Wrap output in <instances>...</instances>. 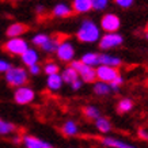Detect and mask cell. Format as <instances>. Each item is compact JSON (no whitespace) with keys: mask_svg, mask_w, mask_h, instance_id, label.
<instances>
[{"mask_svg":"<svg viewBox=\"0 0 148 148\" xmlns=\"http://www.w3.org/2000/svg\"><path fill=\"white\" fill-rule=\"evenodd\" d=\"M101 33L102 30H101L99 25H97L91 19H84L77 29L76 37L83 44H95L101 40V37H102Z\"/></svg>","mask_w":148,"mask_h":148,"instance_id":"obj_1","label":"cell"},{"mask_svg":"<svg viewBox=\"0 0 148 148\" xmlns=\"http://www.w3.org/2000/svg\"><path fill=\"white\" fill-rule=\"evenodd\" d=\"M4 79L10 86L18 88V87L26 86L27 80H29V72L23 67H11L4 73Z\"/></svg>","mask_w":148,"mask_h":148,"instance_id":"obj_2","label":"cell"},{"mask_svg":"<svg viewBox=\"0 0 148 148\" xmlns=\"http://www.w3.org/2000/svg\"><path fill=\"white\" fill-rule=\"evenodd\" d=\"M69 65L77 72L79 79H80L83 83H95V82H97L95 68L87 67V65H84V64L82 63L80 60H73Z\"/></svg>","mask_w":148,"mask_h":148,"instance_id":"obj_3","label":"cell"},{"mask_svg":"<svg viewBox=\"0 0 148 148\" xmlns=\"http://www.w3.org/2000/svg\"><path fill=\"white\" fill-rule=\"evenodd\" d=\"M4 50L7 53L12 54V56H22L30 46L25 38L19 37V38H8L4 42Z\"/></svg>","mask_w":148,"mask_h":148,"instance_id":"obj_4","label":"cell"},{"mask_svg":"<svg viewBox=\"0 0 148 148\" xmlns=\"http://www.w3.org/2000/svg\"><path fill=\"white\" fill-rule=\"evenodd\" d=\"M75 54H76V50H75V46H73L71 41H61L58 44L57 50H56V56H57L60 61L71 64L75 60Z\"/></svg>","mask_w":148,"mask_h":148,"instance_id":"obj_5","label":"cell"},{"mask_svg":"<svg viewBox=\"0 0 148 148\" xmlns=\"http://www.w3.org/2000/svg\"><path fill=\"white\" fill-rule=\"evenodd\" d=\"M99 27L105 33H117L118 29L121 27V19H120V16L117 14H113V12L105 14L101 18Z\"/></svg>","mask_w":148,"mask_h":148,"instance_id":"obj_6","label":"cell"},{"mask_svg":"<svg viewBox=\"0 0 148 148\" xmlns=\"http://www.w3.org/2000/svg\"><path fill=\"white\" fill-rule=\"evenodd\" d=\"M124 42V37L118 33H105L101 40L98 41L99 48L102 50H109V49H114L117 46H120Z\"/></svg>","mask_w":148,"mask_h":148,"instance_id":"obj_7","label":"cell"},{"mask_svg":"<svg viewBox=\"0 0 148 148\" xmlns=\"http://www.w3.org/2000/svg\"><path fill=\"white\" fill-rule=\"evenodd\" d=\"M34 98H36V92L29 86L18 87L14 91V101L18 105H29L34 101Z\"/></svg>","mask_w":148,"mask_h":148,"instance_id":"obj_8","label":"cell"},{"mask_svg":"<svg viewBox=\"0 0 148 148\" xmlns=\"http://www.w3.org/2000/svg\"><path fill=\"white\" fill-rule=\"evenodd\" d=\"M95 73H97V80L108 83V84H110L112 82H114L117 77L120 76L118 69L110 68V67H105V65H99V67L95 68Z\"/></svg>","mask_w":148,"mask_h":148,"instance_id":"obj_9","label":"cell"},{"mask_svg":"<svg viewBox=\"0 0 148 148\" xmlns=\"http://www.w3.org/2000/svg\"><path fill=\"white\" fill-rule=\"evenodd\" d=\"M22 143L26 148H54L53 145L45 140H41L40 137L32 135H25L22 137Z\"/></svg>","mask_w":148,"mask_h":148,"instance_id":"obj_10","label":"cell"},{"mask_svg":"<svg viewBox=\"0 0 148 148\" xmlns=\"http://www.w3.org/2000/svg\"><path fill=\"white\" fill-rule=\"evenodd\" d=\"M99 141L102 143V145L108 148H137L133 144H129L126 141H122V140H118L116 137H112V136H103L99 139Z\"/></svg>","mask_w":148,"mask_h":148,"instance_id":"obj_11","label":"cell"},{"mask_svg":"<svg viewBox=\"0 0 148 148\" xmlns=\"http://www.w3.org/2000/svg\"><path fill=\"white\" fill-rule=\"evenodd\" d=\"M21 60H22V63L29 68V67H32V65L38 64V61H40V54H38L37 49H34V48H29V49L21 56Z\"/></svg>","mask_w":148,"mask_h":148,"instance_id":"obj_12","label":"cell"},{"mask_svg":"<svg viewBox=\"0 0 148 148\" xmlns=\"http://www.w3.org/2000/svg\"><path fill=\"white\" fill-rule=\"evenodd\" d=\"M27 32V26L23 25V23H19V22H15V23H11L7 30H5V36L8 38H19L21 36H23L25 33Z\"/></svg>","mask_w":148,"mask_h":148,"instance_id":"obj_13","label":"cell"},{"mask_svg":"<svg viewBox=\"0 0 148 148\" xmlns=\"http://www.w3.org/2000/svg\"><path fill=\"white\" fill-rule=\"evenodd\" d=\"M122 64V60L117 56H112V54H106L102 53L99 54V65H105V67H110V68H118Z\"/></svg>","mask_w":148,"mask_h":148,"instance_id":"obj_14","label":"cell"},{"mask_svg":"<svg viewBox=\"0 0 148 148\" xmlns=\"http://www.w3.org/2000/svg\"><path fill=\"white\" fill-rule=\"evenodd\" d=\"M71 8L73 12L87 14L92 10V0H73Z\"/></svg>","mask_w":148,"mask_h":148,"instance_id":"obj_15","label":"cell"},{"mask_svg":"<svg viewBox=\"0 0 148 148\" xmlns=\"http://www.w3.org/2000/svg\"><path fill=\"white\" fill-rule=\"evenodd\" d=\"M73 12L71 8V5L67 3H57L52 10V14L56 18H68L71 16V14Z\"/></svg>","mask_w":148,"mask_h":148,"instance_id":"obj_16","label":"cell"},{"mask_svg":"<svg viewBox=\"0 0 148 148\" xmlns=\"http://www.w3.org/2000/svg\"><path fill=\"white\" fill-rule=\"evenodd\" d=\"M80 61L84 65H87V67L97 68L99 67V54L95 53V52H87V53H84L82 56Z\"/></svg>","mask_w":148,"mask_h":148,"instance_id":"obj_17","label":"cell"},{"mask_svg":"<svg viewBox=\"0 0 148 148\" xmlns=\"http://www.w3.org/2000/svg\"><path fill=\"white\" fill-rule=\"evenodd\" d=\"M64 82L61 79V75L60 73H56V75H50V76H46V87L52 91H58L61 87H63Z\"/></svg>","mask_w":148,"mask_h":148,"instance_id":"obj_18","label":"cell"},{"mask_svg":"<svg viewBox=\"0 0 148 148\" xmlns=\"http://www.w3.org/2000/svg\"><path fill=\"white\" fill-rule=\"evenodd\" d=\"M61 79H63L64 83H67V84H72L75 80L79 79V75H77V72L71 67V65H67V67L64 68L63 71H61Z\"/></svg>","mask_w":148,"mask_h":148,"instance_id":"obj_19","label":"cell"},{"mask_svg":"<svg viewBox=\"0 0 148 148\" xmlns=\"http://www.w3.org/2000/svg\"><path fill=\"white\" fill-rule=\"evenodd\" d=\"M95 126H97V129H98L101 133H103V135H106V133H109V132L112 130V124H110V121L102 116L99 117L98 120H95Z\"/></svg>","mask_w":148,"mask_h":148,"instance_id":"obj_20","label":"cell"},{"mask_svg":"<svg viewBox=\"0 0 148 148\" xmlns=\"http://www.w3.org/2000/svg\"><path fill=\"white\" fill-rule=\"evenodd\" d=\"M92 91H94L97 95H109L112 92L110 90V86L108 83H103V82H99L97 80L92 86Z\"/></svg>","mask_w":148,"mask_h":148,"instance_id":"obj_21","label":"cell"},{"mask_svg":"<svg viewBox=\"0 0 148 148\" xmlns=\"http://www.w3.org/2000/svg\"><path fill=\"white\" fill-rule=\"evenodd\" d=\"M63 133L65 136H69V137H72V136H76L77 133H79V126L76 125V122L73 121H67L64 122L63 125Z\"/></svg>","mask_w":148,"mask_h":148,"instance_id":"obj_22","label":"cell"},{"mask_svg":"<svg viewBox=\"0 0 148 148\" xmlns=\"http://www.w3.org/2000/svg\"><path fill=\"white\" fill-rule=\"evenodd\" d=\"M83 113H84V116L87 117V118H90V120H98L99 117H101V110H99L97 106H94V105H88V106H86L84 110H83Z\"/></svg>","mask_w":148,"mask_h":148,"instance_id":"obj_23","label":"cell"},{"mask_svg":"<svg viewBox=\"0 0 148 148\" xmlns=\"http://www.w3.org/2000/svg\"><path fill=\"white\" fill-rule=\"evenodd\" d=\"M132 108H133V102H132V99L124 98V99H121L120 102L117 103V110H118V113H121V114L128 113L129 110H132Z\"/></svg>","mask_w":148,"mask_h":148,"instance_id":"obj_24","label":"cell"},{"mask_svg":"<svg viewBox=\"0 0 148 148\" xmlns=\"http://www.w3.org/2000/svg\"><path fill=\"white\" fill-rule=\"evenodd\" d=\"M50 40V36L48 34H44V33H40V34H36V36L32 38V42L34 44V46H38V48H42L46 42Z\"/></svg>","mask_w":148,"mask_h":148,"instance_id":"obj_25","label":"cell"},{"mask_svg":"<svg viewBox=\"0 0 148 148\" xmlns=\"http://www.w3.org/2000/svg\"><path fill=\"white\" fill-rule=\"evenodd\" d=\"M42 71L46 73V76H50V75H56V73H60V67H58L57 63L49 61V63H46L45 65H44Z\"/></svg>","mask_w":148,"mask_h":148,"instance_id":"obj_26","label":"cell"},{"mask_svg":"<svg viewBox=\"0 0 148 148\" xmlns=\"http://www.w3.org/2000/svg\"><path fill=\"white\" fill-rule=\"evenodd\" d=\"M15 130V125L11 124V122L5 121V120H1L0 118V135H10Z\"/></svg>","mask_w":148,"mask_h":148,"instance_id":"obj_27","label":"cell"},{"mask_svg":"<svg viewBox=\"0 0 148 148\" xmlns=\"http://www.w3.org/2000/svg\"><path fill=\"white\" fill-rule=\"evenodd\" d=\"M58 44H60V41L54 40V38H52V37H50V40L48 41V42H46V44L42 46L41 49L44 50V52H46V53H56Z\"/></svg>","mask_w":148,"mask_h":148,"instance_id":"obj_28","label":"cell"},{"mask_svg":"<svg viewBox=\"0 0 148 148\" xmlns=\"http://www.w3.org/2000/svg\"><path fill=\"white\" fill-rule=\"evenodd\" d=\"M108 0H92V10H95V11H103V10L108 8Z\"/></svg>","mask_w":148,"mask_h":148,"instance_id":"obj_29","label":"cell"},{"mask_svg":"<svg viewBox=\"0 0 148 148\" xmlns=\"http://www.w3.org/2000/svg\"><path fill=\"white\" fill-rule=\"evenodd\" d=\"M11 67H12L11 63H8L4 58H0V73H5Z\"/></svg>","mask_w":148,"mask_h":148,"instance_id":"obj_30","label":"cell"},{"mask_svg":"<svg viewBox=\"0 0 148 148\" xmlns=\"http://www.w3.org/2000/svg\"><path fill=\"white\" fill-rule=\"evenodd\" d=\"M41 71H42V68H41L40 64H36V65H32V67L27 68V72L30 73V75H34V76H37V75H40Z\"/></svg>","mask_w":148,"mask_h":148,"instance_id":"obj_31","label":"cell"},{"mask_svg":"<svg viewBox=\"0 0 148 148\" xmlns=\"http://www.w3.org/2000/svg\"><path fill=\"white\" fill-rule=\"evenodd\" d=\"M116 4L121 8H129L133 5V0H117Z\"/></svg>","mask_w":148,"mask_h":148,"instance_id":"obj_32","label":"cell"},{"mask_svg":"<svg viewBox=\"0 0 148 148\" xmlns=\"http://www.w3.org/2000/svg\"><path fill=\"white\" fill-rule=\"evenodd\" d=\"M71 86V88L73 91H77V90H80L82 88V86H83V82L80 80V79H77V80H75L73 82V83H72V84H69Z\"/></svg>","mask_w":148,"mask_h":148,"instance_id":"obj_33","label":"cell"},{"mask_svg":"<svg viewBox=\"0 0 148 148\" xmlns=\"http://www.w3.org/2000/svg\"><path fill=\"white\" fill-rule=\"evenodd\" d=\"M139 136L141 137V139H144V140H148V132H147V130L140 129L139 130Z\"/></svg>","mask_w":148,"mask_h":148,"instance_id":"obj_34","label":"cell"},{"mask_svg":"<svg viewBox=\"0 0 148 148\" xmlns=\"http://www.w3.org/2000/svg\"><path fill=\"white\" fill-rule=\"evenodd\" d=\"M36 12L38 14V15H41L42 12H45V7H44L42 4H38V5L36 7Z\"/></svg>","mask_w":148,"mask_h":148,"instance_id":"obj_35","label":"cell"},{"mask_svg":"<svg viewBox=\"0 0 148 148\" xmlns=\"http://www.w3.org/2000/svg\"><path fill=\"white\" fill-rule=\"evenodd\" d=\"M14 141H15V143H19V141H22V140L19 139V137H15V139H14Z\"/></svg>","mask_w":148,"mask_h":148,"instance_id":"obj_36","label":"cell"},{"mask_svg":"<svg viewBox=\"0 0 148 148\" xmlns=\"http://www.w3.org/2000/svg\"><path fill=\"white\" fill-rule=\"evenodd\" d=\"M145 33H148V23H147V27H145Z\"/></svg>","mask_w":148,"mask_h":148,"instance_id":"obj_37","label":"cell"},{"mask_svg":"<svg viewBox=\"0 0 148 148\" xmlns=\"http://www.w3.org/2000/svg\"><path fill=\"white\" fill-rule=\"evenodd\" d=\"M145 37H147V40H148V33H145Z\"/></svg>","mask_w":148,"mask_h":148,"instance_id":"obj_38","label":"cell"}]
</instances>
